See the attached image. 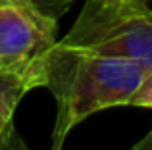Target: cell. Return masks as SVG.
Instances as JSON below:
<instances>
[{
    "mask_svg": "<svg viewBox=\"0 0 152 150\" xmlns=\"http://www.w3.org/2000/svg\"><path fill=\"white\" fill-rule=\"evenodd\" d=\"M145 66L121 58L66 48L60 42L46 60V81L56 98L52 150H60L69 131L96 112L129 106L145 73Z\"/></svg>",
    "mask_w": 152,
    "mask_h": 150,
    "instance_id": "cell-1",
    "label": "cell"
},
{
    "mask_svg": "<svg viewBox=\"0 0 152 150\" xmlns=\"http://www.w3.org/2000/svg\"><path fill=\"white\" fill-rule=\"evenodd\" d=\"M60 44L79 52L152 66V10L139 0H85Z\"/></svg>",
    "mask_w": 152,
    "mask_h": 150,
    "instance_id": "cell-2",
    "label": "cell"
},
{
    "mask_svg": "<svg viewBox=\"0 0 152 150\" xmlns=\"http://www.w3.org/2000/svg\"><path fill=\"white\" fill-rule=\"evenodd\" d=\"M56 33V14L39 0H0V69L18 75L31 89L45 87Z\"/></svg>",
    "mask_w": 152,
    "mask_h": 150,
    "instance_id": "cell-3",
    "label": "cell"
},
{
    "mask_svg": "<svg viewBox=\"0 0 152 150\" xmlns=\"http://www.w3.org/2000/svg\"><path fill=\"white\" fill-rule=\"evenodd\" d=\"M29 90H33L29 83L19 79L18 75H12L0 69V150H2L4 139L14 127L15 108Z\"/></svg>",
    "mask_w": 152,
    "mask_h": 150,
    "instance_id": "cell-4",
    "label": "cell"
},
{
    "mask_svg": "<svg viewBox=\"0 0 152 150\" xmlns=\"http://www.w3.org/2000/svg\"><path fill=\"white\" fill-rule=\"evenodd\" d=\"M129 106H139V108H150L152 110V66L145 69L137 90L131 96Z\"/></svg>",
    "mask_w": 152,
    "mask_h": 150,
    "instance_id": "cell-5",
    "label": "cell"
},
{
    "mask_svg": "<svg viewBox=\"0 0 152 150\" xmlns=\"http://www.w3.org/2000/svg\"><path fill=\"white\" fill-rule=\"evenodd\" d=\"M2 150H31V148L25 144V141L21 139V135L15 131V127H12L10 133H8V137L4 139Z\"/></svg>",
    "mask_w": 152,
    "mask_h": 150,
    "instance_id": "cell-6",
    "label": "cell"
},
{
    "mask_svg": "<svg viewBox=\"0 0 152 150\" xmlns=\"http://www.w3.org/2000/svg\"><path fill=\"white\" fill-rule=\"evenodd\" d=\"M131 150H152V131L146 133V135L142 137V139L139 141V143L135 144Z\"/></svg>",
    "mask_w": 152,
    "mask_h": 150,
    "instance_id": "cell-7",
    "label": "cell"
},
{
    "mask_svg": "<svg viewBox=\"0 0 152 150\" xmlns=\"http://www.w3.org/2000/svg\"><path fill=\"white\" fill-rule=\"evenodd\" d=\"M139 2H148V0H139Z\"/></svg>",
    "mask_w": 152,
    "mask_h": 150,
    "instance_id": "cell-8",
    "label": "cell"
}]
</instances>
